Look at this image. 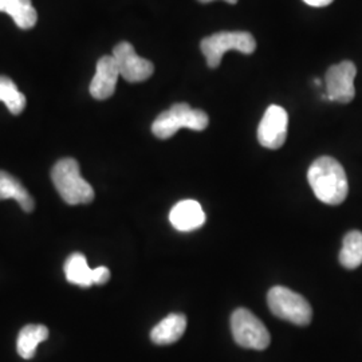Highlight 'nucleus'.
<instances>
[{"label": "nucleus", "instance_id": "obj_4", "mask_svg": "<svg viewBox=\"0 0 362 362\" xmlns=\"http://www.w3.org/2000/svg\"><path fill=\"white\" fill-rule=\"evenodd\" d=\"M267 303L275 317L290 324L308 326L311 322L313 309L308 299L287 287H272L267 294Z\"/></svg>", "mask_w": 362, "mask_h": 362}, {"label": "nucleus", "instance_id": "obj_14", "mask_svg": "<svg viewBox=\"0 0 362 362\" xmlns=\"http://www.w3.org/2000/svg\"><path fill=\"white\" fill-rule=\"evenodd\" d=\"M49 338V329L43 325H27L18 336L16 350L18 354L25 358L31 360L35 356L39 344Z\"/></svg>", "mask_w": 362, "mask_h": 362}, {"label": "nucleus", "instance_id": "obj_19", "mask_svg": "<svg viewBox=\"0 0 362 362\" xmlns=\"http://www.w3.org/2000/svg\"><path fill=\"white\" fill-rule=\"evenodd\" d=\"M109 279H110V272L107 267L101 266V267L93 269V284L94 285H105L109 282Z\"/></svg>", "mask_w": 362, "mask_h": 362}, {"label": "nucleus", "instance_id": "obj_2", "mask_svg": "<svg viewBox=\"0 0 362 362\" xmlns=\"http://www.w3.org/2000/svg\"><path fill=\"white\" fill-rule=\"evenodd\" d=\"M55 189L69 206L89 204L94 200V189L81 176L79 164L74 158L59 160L52 170Z\"/></svg>", "mask_w": 362, "mask_h": 362}, {"label": "nucleus", "instance_id": "obj_10", "mask_svg": "<svg viewBox=\"0 0 362 362\" xmlns=\"http://www.w3.org/2000/svg\"><path fill=\"white\" fill-rule=\"evenodd\" d=\"M118 77H119V71L113 55L103 57L98 61L95 74L91 79L90 88H89L91 97L100 101L110 98L116 91Z\"/></svg>", "mask_w": 362, "mask_h": 362}, {"label": "nucleus", "instance_id": "obj_11", "mask_svg": "<svg viewBox=\"0 0 362 362\" xmlns=\"http://www.w3.org/2000/svg\"><path fill=\"white\" fill-rule=\"evenodd\" d=\"M172 226L181 233L199 230L206 223V214L196 200H182L172 208L169 214Z\"/></svg>", "mask_w": 362, "mask_h": 362}, {"label": "nucleus", "instance_id": "obj_12", "mask_svg": "<svg viewBox=\"0 0 362 362\" xmlns=\"http://www.w3.org/2000/svg\"><path fill=\"white\" fill-rule=\"evenodd\" d=\"M185 329V315L179 313H172L152 329L151 339L156 345H172L180 339Z\"/></svg>", "mask_w": 362, "mask_h": 362}, {"label": "nucleus", "instance_id": "obj_21", "mask_svg": "<svg viewBox=\"0 0 362 362\" xmlns=\"http://www.w3.org/2000/svg\"><path fill=\"white\" fill-rule=\"evenodd\" d=\"M200 3H211V1H214V0H199ZM224 1H227L228 4H236L239 0H224Z\"/></svg>", "mask_w": 362, "mask_h": 362}, {"label": "nucleus", "instance_id": "obj_18", "mask_svg": "<svg viewBox=\"0 0 362 362\" xmlns=\"http://www.w3.org/2000/svg\"><path fill=\"white\" fill-rule=\"evenodd\" d=\"M0 101L4 103L13 116L21 115L26 107V97L19 90L13 79L0 76Z\"/></svg>", "mask_w": 362, "mask_h": 362}, {"label": "nucleus", "instance_id": "obj_15", "mask_svg": "<svg viewBox=\"0 0 362 362\" xmlns=\"http://www.w3.org/2000/svg\"><path fill=\"white\" fill-rule=\"evenodd\" d=\"M6 199L16 200L26 212L34 211V200L22 182L15 179L13 175L0 170V200Z\"/></svg>", "mask_w": 362, "mask_h": 362}, {"label": "nucleus", "instance_id": "obj_5", "mask_svg": "<svg viewBox=\"0 0 362 362\" xmlns=\"http://www.w3.org/2000/svg\"><path fill=\"white\" fill-rule=\"evenodd\" d=\"M200 49L207 59L208 67H219L223 55L230 50H236L250 55L257 49V40L246 31H221L203 39Z\"/></svg>", "mask_w": 362, "mask_h": 362}, {"label": "nucleus", "instance_id": "obj_17", "mask_svg": "<svg viewBox=\"0 0 362 362\" xmlns=\"http://www.w3.org/2000/svg\"><path fill=\"white\" fill-rule=\"evenodd\" d=\"M339 262L348 270H354L361 266L362 233L350 231L345 235L342 248L339 252Z\"/></svg>", "mask_w": 362, "mask_h": 362}, {"label": "nucleus", "instance_id": "obj_9", "mask_svg": "<svg viewBox=\"0 0 362 362\" xmlns=\"http://www.w3.org/2000/svg\"><path fill=\"white\" fill-rule=\"evenodd\" d=\"M288 116L282 106L272 105L267 107L258 127V141L267 149H279L287 139Z\"/></svg>", "mask_w": 362, "mask_h": 362}, {"label": "nucleus", "instance_id": "obj_22", "mask_svg": "<svg viewBox=\"0 0 362 362\" xmlns=\"http://www.w3.org/2000/svg\"><path fill=\"white\" fill-rule=\"evenodd\" d=\"M315 85H317V86H320V85H321V79H318V78H317V79H315Z\"/></svg>", "mask_w": 362, "mask_h": 362}, {"label": "nucleus", "instance_id": "obj_20", "mask_svg": "<svg viewBox=\"0 0 362 362\" xmlns=\"http://www.w3.org/2000/svg\"><path fill=\"white\" fill-rule=\"evenodd\" d=\"M303 1L311 7H326V6L332 4L334 0H303Z\"/></svg>", "mask_w": 362, "mask_h": 362}, {"label": "nucleus", "instance_id": "obj_1", "mask_svg": "<svg viewBox=\"0 0 362 362\" xmlns=\"http://www.w3.org/2000/svg\"><path fill=\"white\" fill-rule=\"evenodd\" d=\"M308 180L317 199L329 206H339L349 192L346 172L336 158L324 156L309 168Z\"/></svg>", "mask_w": 362, "mask_h": 362}, {"label": "nucleus", "instance_id": "obj_8", "mask_svg": "<svg viewBox=\"0 0 362 362\" xmlns=\"http://www.w3.org/2000/svg\"><path fill=\"white\" fill-rule=\"evenodd\" d=\"M112 55L116 61L119 76L132 83L146 81L155 71L153 64L139 57L129 42L118 43Z\"/></svg>", "mask_w": 362, "mask_h": 362}, {"label": "nucleus", "instance_id": "obj_3", "mask_svg": "<svg viewBox=\"0 0 362 362\" xmlns=\"http://www.w3.org/2000/svg\"><path fill=\"white\" fill-rule=\"evenodd\" d=\"M209 118L206 112L200 109H192L188 104H175L168 110L163 112L152 124V132L157 139L168 140L175 136L181 128L187 129H207Z\"/></svg>", "mask_w": 362, "mask_h": 362}, {"label": "nucleus", "instance_id": "obj_13", "mask_svg": "<svg viewBox=\"0 0 362 362\" xmlns=\"http://www.w3.org/2000/svg\"><path fill=\"white\" fill-rule=\"evenodd\" d=\"M0 13H8L15 25L22 30L33 28L38 21V13L31 0H0Z\"/></svg>", "mask_w": 362, "mask_h": 362}, {"label": "nucleus", "instance_id": "obj_7", "mask_svg": "<svg viewBox=\"0 0 362 362\" xmlns=\"http://www.w3.org/2000/svg\"><path fill=\"white\" fill-rule=\"evenodd\" d=\"M357 67L351 61H342L341 64L329 67L325 76L327 101L339 104H349L356 95L354 79Z\"/></svg>", "mask_w": 362, "mask_h": 362}, {"label": "nucleus", "instance_id": "obj_16", "mask_svg": "<svg viewBox=\"0 0 362 362\" xmlns=\"http://www.w3.org/2000/svg\"><path fill=\"white\" fill-rule=\"evenodd\" d=\"M66 279L79 287H90L93 284V269L89 267L85 255L74 252L65 262Z\"/></svg>", "mask_w": 362, "mask_h": 362}, {"label": "nucleus", "instance_id": "obj_6", "mask_svg": "<svg viewBox=\"0 0 362 362\" xmlns=\"http://www.w3.org/2000/svg\"><path fill=\"white\" fill-rule=\"evenodd\" d=\"M231 330L235 342L245 349H267L272 342L267 327L254 313L247 309L233 311Z\"/></svg>", "mask_w": 362, "mask_h": 362}]
</instances>
